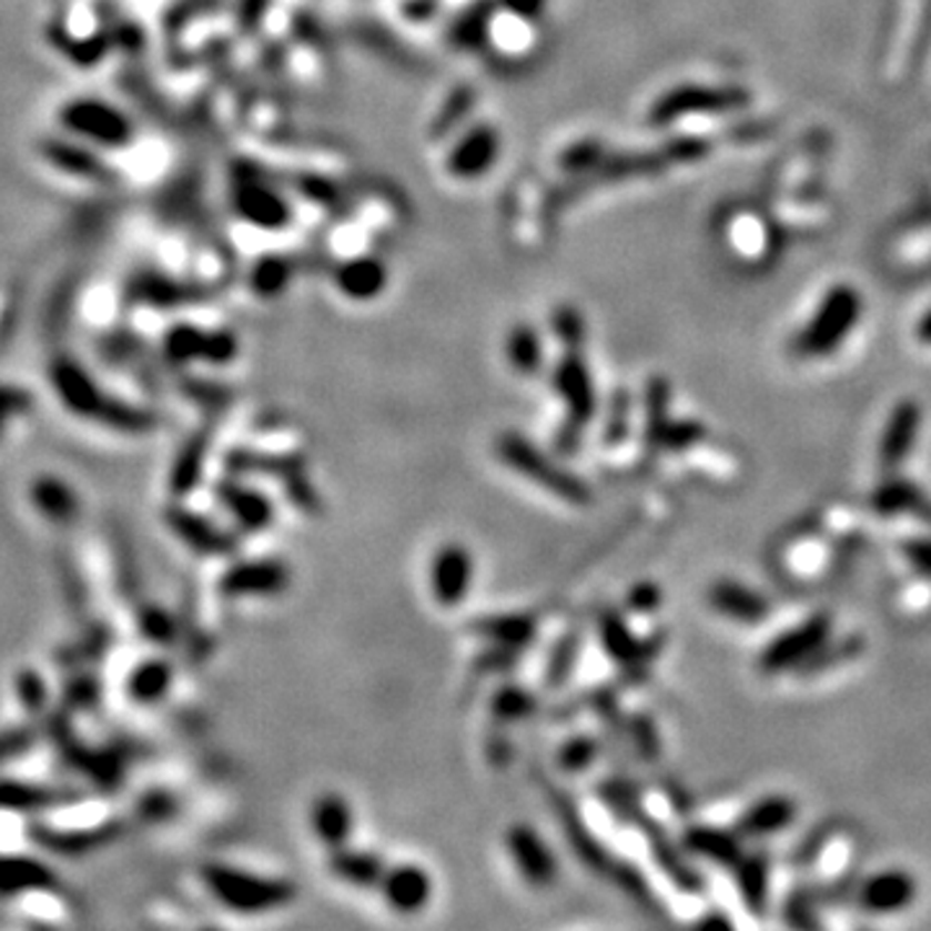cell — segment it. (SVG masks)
<instances>
[{
    "mask_svg": "<svg viewBox=\"0 0 931 931\" xmlns=\"http://www.w3.org/2000/svg\"><path fill=\"white\" fill-rule=\"evenodd\" d=\"M200 874L208 893L239 917H264L295 901V886L283 878H267L221 862L205 864Z\"/></svg>",
    "mask_w": 931,
    "mask_h": 931,
    "instance_id": "obj_1",
    "label": "cell"
},
{
    "mask_svg": "<svg viewBox=\"0 0 931 931\" xmlns=\"http://www.w3.org/2000/svg\"><path fill=\"white\" fill-rule=\"evenodd\" d=\"M50 375L60 402L65 404L70 412L81 414V417L99 419L101 425L128 429V433H143V429H151L155 425V417L151 412L135 409V406L114 402V398L101 394L97 381H93L81 365L73 363V360H54Z\"/></svg>",
    "mask_w": 931,
    "mask_h": 931,
    "instance_id": "obj_2",
    "label": "cell"
},
{
    "mask_svg": "<svg viewBox=\"0 0 931 931\" xmlns=\"http://www.w3.org/2000/svg\"><path fill=\"white\" fill-rule=\"evenodd\" d=\"M497 458L510 468V472L520 474L523 479L534 482L536 487L551 492L554 497L565 499L569 505H588L593 499V492L588 484H585L575 472H569L567 466H561L559 461H554L549 453L536 448L528 437L520 433H503L497 437Z\"/></svg>",
    "mask_w": 931,
    "mask_h": 931,
    "instance_id": "obj_3",
    "label": "cell"
},
{
    "mask_svg": "<svg viewBox=\"0 0 931 931\" xmlns=\"http://www.w3.org/2000/svg\"><path fill=\"white\" fill-rule=\"evenodd\" d=\"M551 386L567 406V422L557 433V451L561 456H573L580 448L585 427L596 417L598 402L593 388L590 367L583 357V347H569L551 373Z\"/></svg>",
    "mask_w": 931,
    "mask_h": 931,
    "instance_id": "obj_4",
    "label": "cell"
},
{
    "mask_svg": "<svg viewBox=\"0 0 931 931\" xmlns=\"http://www.w3.org/2000/svg\"><path fill=\"white\" fill-rule=\"evenodd\" d=\"M859 316H862V298H859V293L851 285H836L820 301L810 324L795 336V355L808 360L828 357L851 334Z\"/></svg>",
    "mask_w": 931,
    "mask_h": 931,
    "instance_id": "obj_5",
    "label": "cell"
},
{
    "mask_svg": "<svg viewBox=\"0 0 931 931\" xmlns=\"http://www.w3.org/2000/svg\"><path fill=\"white\" fill-rule=\"evenodd\" d=\"M833 637L831 614H812L792 629L779 631L761 652H758V670L763 676H779V672H795L816 649Z\"/></svg>",
    "mask_w": 931,
    "mask_h": 931,
    "instance_id": "obj_6",
    "label": "cell"
},
{
    "mask_svg": "<svg viewBox=\"0 0 931 931\" xmlns=\"http://www.w3.org/2000/svg\"><path fill=\"white\" fill-rule=\"evenodd\" d=\"M62 128L101 148H122L132 140L130 117L101 99H73L60 109Z\"/></svg>",
    "mask_w": 931,
    "mask_h": 931,
    "instance_id": "obj_7",
    "label": "cell"
},
{
    "mask_svg": "<svg viewBox=\"0 0 931 931\" xmlns=\"http://www.w3.org/2000/svg\"><path fill=\"white\" fill-rule=\"evenodd\" d=\"M598 637H600V645H604L606 649V655L619 665L626 678H634V680L645 678V670L649 668V662H652L655 657L660 655V649L665 647L662 631L649 634V637H637V634L631 631L629 621H626V616L619 611H606L604 616H600Z\"/></svg>",
    "mask_w": 931,
    "mask_h": 931,
    "instance_id": "obj_8",
    "label": "cell"
},
{
    "mask_svg": "<svg viewBox=\"0 0 931 931\" xmlns=\"http://www.w3.org/2000/svg\"><path fill=\"white\" fill-rule=\"evenodd\" d=\"M163 355L169 363L186 365V363H210V365H229L239 357V340L229 328H217V332H202L200 326L192 324H176L171 326L163 336Z\"/></svg>",
    "mask_w": 931,
    "mask_h": 931,
    "instance_id": "obj_9",
    "label": "cell"
},
{
    "mask_svg": "<svg viewBox=\"0 0 931 931\" xmlns=\"http://www.w3.org/2000/svg\"><path fill=\"white\" fill-rule=\"evenodd\" d=\"M474 583V557L464 544H443L427 567L429 596L441 608H458Z\"/></svg>",
    "mask_w": 931,
    "mask_h": 931,
    "instance_id": "obj_10",
    "label": "cell"
},
{
    "mask_svg": "<svg viewBox=\"0 0 931 931\" xmlns=\"http://www.w3.org/2000/svg\"><path fill=\"white\" fill-rule=\"evenodd\" d=\"M215 499L236 526L239 534H264L275 523V503L262 489L249 487L236 476H225L215 484Z\"/></svg>",
    "mask_w": 931,
    "mask_h": 931,
    "instance_id": "obj_11",
    "label": "cell"
},
{
    "mask_svg": "<svg viewBox=\"0 0 931 931\" xmlns=\"http://www.w3.org/2000/svg\"><path fill=\"white\" fill-rule=\"evenodd\" d=\"M507 854H510L515 870L530 888H549L559 874L557 857L542 833L528 823H515L505 836Z\"/></svg>",
    "mask_w": 931,
    "mask_h": 931,
    "instance_id": "obj_12",
    "label": "cell"
},
{
    "mask_svg": "<svg viewBox=\"0 0 931 931\" xmlns=\"http://www.w3.org/2000/svg\"><path fill=\"white\" fill-rule=\"evenodd\" d=\"M631 826H637L639 831L645 833V839L649 843V851H652L655 864L660 867L665 874H668V880L680 890V893H686V895L701 893L704 878L694 870L691 862L686 859L688 851L684 849V843L678 847V843L668 836V831H665V828L657 823L655 818H649L645 810L637 812V818L631 820Z\"/></svg>",
    "mask_w": 931,
    "mask_h": 931,
    "instance_id": "obj_13",
    "label": "cell"
},
{
    "mask_svg": "<svg viewBox=\"0 0 931 931\" xmlns=\"http://www.w3.org/2000/svg\"><path fill=\"white\" fill-rule=\"evenodd\" d=\"M291 567L280 559H249L236 561L221 577V593L225 598H272L287 590Z\"/></svg>",
    "mask_w": 931,
    "mask_h": 931,
    "instance_id": "obj_14",
    "label": "cell"
},
{
    "mask_svg": "<svg viewBox=\"0 0 931 931\" xmlns=\"http://www.w3.org/2000/svg\"><path fill=\"white\" fill-rule=\"evenodd\" d=\"M748 93L740 89H704V85H680L662 97L649 112L652 124H668L684 114L694 112H727V109L746 107Z\"/></svg>",
    "mask_w": 931,
    "mask_h": 931,
    "instance_id": "obj_15",
    "label": "cell"
},
{
    "mask_svg": "<svg viewBox=\"0 0 931 931\" xmlns=\"http://www.w3.org/2000/svg\"><path fill=\"white\" fill-rule=\"evenodd\" d=\"M163 520L171 528L179 542L190 546L194 554H202V557H231L233 551L239 549V538L231 530H223L215 526L213 520H208L205 515L186 510L182 505H171L166 513H163Z\"/></svg>",
    "mask_w": 931,
    "mask_h": 931,
    "instance_id": "obj_16",
    "label": "cell"
},
{
    "mask_svg": "<svg viewBox=\"0 0 931 931\" xmlns=\"http://www.w3.org/2000/svg\"><path fill=\"white\" fill-rule=\"evenodd\" d=\"M378 893L383 903L398 917H414V913L425 911L433 901V878L422 864L402 862L388 867L383 874Z\"/></svg>",
    "mask_w": 931,
    "mask_h": 931,
    "instance_id": "obj_17",
    "label": "cell"
},
{
    "mask_svg": "<svg viewBox=\"0 0 931 931\" xmlns=\"http://www.w3.org/2000/svg\"><path fill=\"white\" fill-rule=\"evenodd\" d=\"M919 433H921V406L919 402H913V398H903V402H898L893 406L886 427H882L880 448H878L882 472L895 474L898 468L909 461L913 448H917Z\"/></svg>",
    "mask_w": 931,
    "mask_h": 931,
    "instance_id": "obj_18",
    "label": "cell"
},
{
    "mask_svg": "<svg viewBox=\"0 0 931 931\" xmlns=\"http://www.w3.org/2000/svg\"><path fill=\"white\" fill-rule=\"evenodd\" d=\"M917 880L903 870H882L864 878L857 888V903L864 913L888 917L898 913L917 901Z\"/></svg>",
    "mask_w": 931,
    "mask_h": 931,
    "instance_id": "obj_19",
    "label": "cell"
},
{
    "mask_svg": "<svg viewBox=\"0 0 931 931\" xmlns=\"http://www.w3.org/2000/svg\"><path fill=\"white\" fill-rule=\"evenodd\" d=\"M233 210L262 231H283L291 223V208L275 190L262 182H239L233 190Z\"/></svg>",
    "mask_w": 931,
    "mask_h": 931,
    "instance_id": "obj_20",
    "label": "cell"
},
{
    "mask_svg": "<svg viewBox=\"0 0 931 931\" xmlns=\"http://www.w3.org/2000/svg\"><path fill=\"white\" fill-rule=\"evenodd\" d=\"M311 831L328 851L347 847L355 833V810L340 792H324L313 800L308 810Z\"/></svg>",
    "mask_w": 931,
    "mask_h": 931,
    "instance_id": "obj_21",
    "label": "cell"
},
{
    "mask_svg": "<svg viewBox=\"0 0 931 931\" xmlns=\"http://www.w3.org/2000/svg\"><path fill=\"white\" fill-rule=\"evenodd\" d=\"M797 812H800V808H797L792 797L766 795L742 812L738 823H735V831L742 836V841L769 839V836L787 831L797 820Z\"/></svg>",
    "mask_w": 931,
    "mask_h": 931,
    "instance_id": "obj_22",
    "label": "cell"
},
{
    "mask_svg": "<svg viewBox=\"0 0 931 931\" xmlns=\"http://www.w3.org/2000/svg\"><path fill=\"white\" fill-rule=\"evenodd\" d=\"M709 606L715 608L717 614L727 616V619L746 626H758L771 616V604L761 593H756L753 588H748V585L735 580H717L711 585Z\"/></svg>",
    "mask_w": 931,
    "mask_h": 931,
    "instance_id": "obj_23",
    "label": "cell"
},
{
    "mask_svg": "<svg viewBox=\"0 0 931 931\" xmlns=\"http://www.w3.org/2000/svg\"><path fill=\"white\" fill-rule=\"evenodd\" d=\"M499 153V135L489 124H479L461 138L448 155V174L456 179H476L487 174Z\"/></svg>",
    "mask_w": 931,
    "mask_h": 931,
    "instance_id": "obj_24",
    "label": "cell"
},
{
    "mask_svg": "<svg viewBox=\"0 0 931 931\" xmlns=\"http://www.w3.org/2000/svg\"><path fill=\"white\" fill-rule=\"evenodd\" d=\"M680 843L688 854L707 859L717 867H727V870H732L740 862V857L746 854L742 836L717 826H688L680 836Z\"/></svg>",
    "mask_w": 931,
    "mask_h": 931,
    "instance_id": "obj_25",
    "label": "cell"
},
{
    "mask_svg": "<svg viewBox=\"0 0 931 931\" xmlns=\"http://www.w3.org/2000/svg\"><path fill=\"white\" fill-rule=\"evenodd\" d=\"M735 888H738L740 903L753 917H766L769 911V886H771V857L766 851H746L740 862L732 867Z\"/></svg>",
    "mask_w": 931,
    "mask_h": 931,
    "instance_id": "obj_26",
    "label": "cell"
},
{
    "mask_svg": "<svg viewBox=\"0 0 931 931\" xmlns=\"http://www.w3.org/2000/svg\"><path fill=\"white\" fill-rule=\"evenodd\" d=\"M386 870H388V864L383 862V857L375 854V851L352 849L350 843L342 849L328 851V872H332L336 880L347 882V886L352 888H360V890L378 888Z\"/></svg>",
    "mask_w": 931,
    "mask_h": 931,
    "instance_id": "obj_27",
    "label": "cell"
},
{
    "mask_svg": "<svg viewBox=\"0 0 931 931\" xmlns=\"http://www.w3.org/2000/svg\"><path fill=\"white\" fill-rule=\"evenodd\" d=\"M870 507L882 518H893V515H919L921 520L931 526V503L927 499L924 492H921L917 484L909 479H901V476H888L886 482L878 484V489L872 492Z\"/></svg>",
    "mask_w": 931,
    "mask_h": 931,
    "instance_id": "obj_28",
    "label": "cell"
},
{
    "mask_svg": "<svg viewBox=\"0 0 931 931\" xmlns=\"http://www.w3.org/2000/svg\"><path fill=\"white\" fill-rule=\"evenodd\" d=\"M225 466L233 476L267 474L272 479L287 482L293 476L306 474V458L298 453H260V451H233Z\"/></svg>",
    "mask_w": 931,
    "mask_h": 931,
    "instance_id": "obj_29",
    "label": "cell"
},
{
    "mask_svg": "<svg viewBox=\"0 0 931 931\" xmlns=\"http://www.w3.org/2000/svg\"><path fill=\"white\" fill-rule=\"evenodd\" d=\"M334 280L336 287H340L342 295H347V298L373 301L378 298L383 287H386L388 272L383 267V262L375 260V256H357V260L340 264Z\"/></svg>",
    "mask_w": 931,
    "mask_h": 931,
    "instance_id": "obj_30",
    "label": "cell"
},
{
    "mask_svg": "<svg viewBox=\"0 0 931 931\" xmlns=\"http://www.w3.org/2000/svg\"><path fill=\"white\" fill-rule=\"evenodd\" d=\"M670 425V383L662 375H652L647 381L645 391V429H641V441H645L647 456L662 451V435Z\"/></svg>",
    "mask_w": 931,
    "mask_h": 931,
    "instance_id": "obj_31",
    "label": "cell"
},
{
    "mask_svg": "<svg viewBox=\"0 0 931 931\" xmlns=\"http://www.w3.org/2000/svg\"><path fill=\"white\" fill-rule=\"evenodd\" d=\"M538 621L534 614H503V616H489V619H482L474 624V631H479L482 637H487L492 645L507 647V649H526L530 639L536 637Z\"/></svg>",
    "mask_w": 931,
    "mask_h": 931,
    "instance_id": "obj_32",
    "label": "cell"
},
{
    "mask_svg": "<svg viewBox=\"0 0 931 931\" xmlns=\"http://www.w3.org/2000/svg\"><path fill=\"white\" fill-rule=\"evenodd\" d=\"M864 652V637L862 634H843V637H831L823 641L808 660H804L795 672L802 678H816L823 672H831L843 662L857 660Z\"/></svg>",
    "mask_w": 931,
    "mask_h": 931,
    "instance_id": "obj_33",
    "label": "cell"
},
{
    "mask_svg": "<svg viewBox=\"0 0 931 931\" xmlns=\"http://www.w3.org/2000/svg\"><path fill=\"white\" fill-rule=\"evenodd\" d=\"M42 151L47 155V161L54 163V166H58L60 171H65V174L83 176V179H104L107 176V163H101L99 155L85 145L68 143V140L52 138V140H44Z\"/></svg>",
    "mask_w": 931,
    "mask_h": 931,
    "instance_id": "obj_34",
    "label": "cell"
},
{
    "mask_svg": "<svg viewBox=\"0 0 931 931\" xmlns=\"http://www.w3.org/2000/svg\"><path fill=\"white\" fill-rule=\"evenodd\" d=\"M174 668L166 660H143L128 678V694L138 704H159L169 694Z\"/></svg>",
    "mask_w": 931,
    "mask_h": 931,
    "instance_id": "obj_35",
    "label": "cell"
},
{
    "mask_svg": "<svg viewBox=\"0 0 931 931\" xmlns=\"http://www.w3.org/2000/svg\"><path fill=\"white\" fill-rule=\"evenodd\" d=\"M507 363L513 365V371L518 375H526V378H534V375L542 371L544 365V344L542 336L530 324H518L513 326L510 336H507Z\"/></svg>",
    "mask_w": 931,
    "mask_h": 931,
    "instance_id": "obj_36",
    "label": "cell"
},
{
    "mask_svg": "<svg viewBox=\"0 0 931 931\" xmlns=\"http://www.w3.org/2000/svg\"><path fill=\"white\" fill-rule=\"evenodd\" d=\"M208 448H210V429L205 433H198L192 437L190 443L184 445L182 453H179L174 468H171V492L174 495H186V492H192L198 487V482L202 479V468H205V456H208Z\"/></svg>",
    "mask_w": 931,
    "mask_h": 931,
    "instance_id": "obj_37",
    "label": "cell"
},
{
    "mask_svg": "<svg viewBox=\"0 0 931 931\" xmlns=\"http://www.w3.org/2000/svg\"><path fill=\"white\" fill-rule=\"evenodd\" d=\"M554 804H557V816L561 818V823L567 826V839L573 841V847H575V851L577 854H580L585 862H588L593 870H606L608 867V854L604 851V847H598L596 843V839H593L590 836V831L588 828H585V823L580 818L575 816V810H573V802L567 800L565 795H554Z\"/></svg>",
    "mask_w": 931,
    "mask_h": 931,
    "instance_id": "obj_38",
    "label": "cell"
},
{
    "mask_svg": "<svg viewBox=\"0 0 931 931\" xmlns=\"http://www.w3.org/2000/svg\"><path fill=\"white\" fill-rule=\"evenodd\" d=\"M291 277H293L291 262L283 260V256H264V260L254 264L252 280H249V283H252V291L260 295V298L272 301L285 293Z\"/></svg>",
    "mask_w": 931,
    "mask_h": 931,
    "instance_id": "obj_39",
    "label": "cell"
},
{
    "mask_svg": "<svg viewBox=\"0 0 931 931\" xmlns=\"http://www.w3.org/2000/svg\"><path fill=\"white\" fill-rule=\"evenodd\" d=\"M39 886H52V874L47 872V867L29 862V859H0V890L3 893H21L23 888Z\"/></svg>",
    "mask_w": 931,
    "mask_h": 931,
    "instance_id": "obj_40",
    "label": "cell"
},
{
    "mask_svg": "<svg viewBox=\"0 0 931 931\" xmlns=\"http://www.w3.org/2000/svg\"><path fill=\"white\" fill-rule=\"evenodd\" d=\"M583 652V637L577 631H567L557 645H554L549 655V665H546V686L549 688H561L573 678L577 668V660H580Z\"/></svg>",
    "mask_w": 931,
    "mask_h": 931,
    "instance_id": "obj_41",
    "label": "cell"
},
{
    "mask_svg": "<svg viewBox=\"0 0 931 931\" xmlns=\"http://www.w3.org/2000/svg\"><path fill=\"white\" fill-rule=\"evenodd\" d=\"M34 503L44 515H50L52 520H68L70 515L75 513L78 499L73 492H70L65 484L54 479H42L34 487Z\"/></svg>",
    "mask_w": 931,
    "mask_h": 931,
    "instance_id": "obj_42",
    "label": "cell"
},
{
    "mask_svg": "<svg viewBox=\"0 0 931 931\" xmlns=\"http://www.w3.org/2000/svg\"><path fill=\"white\" fill-rule=\"evenodd\" d=\"M626 735H629V742L637 750L639 758H645V761L655 763L657 758L662 753V740H660V730H657L655 719L645 715V711H637V715H631L626 719Z\"/></svg>",
    "mask_w": 931,
    "mask_h": 931,
    "instance_id": "obj_43",
    "label": "cell"
},
{
    "mask_svg": "<svg viewBox=\"0 0 931 931\" xmlns=\"http://www.w3.org/2000/svg\"><path fill=\"white\" fill-rule=\"evenodd\" d=\"M600 750H604V742L598 738H593V735H575V738H569L565 746L559 748L557 761L565 771L580 773L596 763Z\"/></svg>",
    "mask_w": 931,
    "mask_h": 931,
    "instance_id": "obj_44",
    "label": "cell"
},
{
    "mask_svg": "<svg viewBox=\"0 0 931 931\" xmlns=\"http://www.w3.org/2000/svg\"><path fill=\"white\" fill-rule=\"evenodd\" d=\"M536 709L534 696L523 691L518 686H503L492 696V715L497 722H515V719H526Z\"/></svg>",
    "mask_w": 931,
    "mask_h": 931,
    "instance_id": "obj_45",
    "label": "cell"
},
{
    "mask_svg": "<svg viewBox=\"0 0 931 931\" xmlns=\"http://www.w3.org/2000/svg\"><path fill=\"white\" fill-rule=\"evenodd\" d=\"M818 898L812 893V886L795 888L785 901V924L792 929H820L818 913H816Z\"/></svg>",
    "mask_w": 931,
    "mask_h": 931,
    "instance_id": "obj_46",
    "label": "cell"
},
{
    "mask_svg": "<svg viewBox=\"0 0 931 931\" xmlns=\"http://www.w3.org/2000/svg\"><path fill=\"white\" fill-rule=\"evenodd\" d=\"M132 291H135L140 301L153 303V306H176V303L194 298V295L190 291H184L182 285H174L171 280H163L155 275L140 277V283L132 287Z\"/></svg>",
    "mask_w": 931,
    "mask_h": 931,
    "instance_id": "obj_47",
    "label": "cell"
},
{
    "mask_svg": "<svg viewBox=\"0 0 931 931\" xmlns=\"http://www.w3.org/2000/svg\"><path fill=\"white\" fill-rule=\"evenodd\" d=\"M489 8H492L489 3H479V6H474L466 16H461V21L451 31L453 44L466 47V50L479 47L489 29Z\"/></svg>",
    "mask_w": 931,
    "mask_h": 931,
    "instance_id": "obj_48",
    "label": "cell"
},
{
    "mask_svg": "<svg viewBox=\"0 0 931 931\" xmlns=\"http://www.w3.org/2000/svg\"><path fill=\"white\" fill-rule=\"evenodd\" d=\"M631 429V402L629 391H616L611 412H608L606 427H604V443L608 448H616V445L626 443Z\"/></svg>",
    "mask_w": 931,
    "mask_h": 931,
    "instance_id": "obj_49",
    "label": "cell"
},
{
    "mask_svg": "<svg viewBox=\"0 0 931 931\" xmlns=\"http://www.w3.org/2000/svg\"><path fill=\"white\" fill-rule=\"evenodd\" d=\"M707 437V427L696 419H670L668 429L662 435V451L668 453H680L694 448L696 443H701Z\"/></svg>",
    "mask_w": 931,
    "mask_h": 931,
    "instance_id": "obj_50",
    "label": "cell"
},
{
    "mask_svg": "<svg viewBox=\"0 0 931 931\" xmlns=\"http://www.w3.org/2000/svg\"><path fill=\"white\" fill-rule=\"evenodd\" d=\"M554 334H557V340L565 344V350L583 347L585 326H583L580 313L569 306H561L554 311Z\"/></svg>",
    "mask_w": 931,
    "mask_h": 931,
    "instance_id": "obj_51",
    "label": "cell"
},
{
    "mask_svg": "<svg viewBox=\"0 0 931 931\" xmlns=\"http://www.w3.org/2000/svg\"><path fill=\"white\" fill-rule=\"evenodd\" d=\"M624 606H626V611L634 614V616L655 614L657 608L662 606L660 585H655V583L634 585V588L629 590V596H626V600H624Z\"/></svg>",
    "mask_w": 931,
    "mask_h": 931,
    "instance_id": "obj_52",
    "label": "cell"
},
{
    "mask_svg": "<svg viewBox=\"0 0 931 931\" xmlns=\"http://www.w3.org/2000/svg\"><path fill=\"white\" fill-rule=\"evenodd\" d=\"M901 551L909 565L917 569L921 577H927L931 580V536H917V538H905L901 544Z\"/></svg>",
    "mask_w": 931,
    "mask_h": 931,
    "instance_id": "obj_53",
    "label": "cell"
},
{
    "mask_svg": "<svg viewBox=\"0 0 931 931\" xmlns=\"http://www.w3.org/2000/svg\"><path fill=\"white\" fill-rule=\"evenodd\" d=\"M468 107H472V91H468V89H458L448 99V104H445L441 117H437V120H435V128H433L435 135H445V132H448L453 128V124H456L461 120V117H464L468 112Z\"/></svg>",
    "mask_w": 931,
    "mask_h": 931,
    "instance_id": "obj_54",
    "label": "cell"
},
{
    "mask_svg": "<svg viewBox=\"0 0 931 931\" xmlns=\"http://www.w3.org/2000/svg\"><path fill=\"white\" fill-rule=\"evenodd\" d=\"M31 404L29 391L13 388V386H0V429L16 414H21Z\"/></svg>",
    "mask_w": 931,
    "mask_h": 931,
    "instance_id": "obj_55",
    "label": "cell"
},
{
    "mask_svg": "<svg viewBox=\"0 0 931 931\" xmlns=\"http://www.w3.org/2000/svg\"><path fill=\"white\" fill-rule=\"evenodd\" d=\"M507 11L523 16V19H536L544 11V0H499Z\"/></svg>",
    "mask_w": 931,
    "mask_h": 931,
    "instance_id": "obj_56",
    "label": "cell"
},
{
    "mask_svg": "<svg viewBox=\"0 0 931 931\" xmlns=\"http://www.w3.org/2000/svg\"><path fill=\"white\" fill-rule=\"evenodd\" d=\"M699 927L701 929H732V921H730V917H725L722 911H709L707 917H701L699 919Z\"/></svg>",
    "mask_w": 931,
    "mask_h": 931,
    "instance_id": "obj_57",
    "label": "cell"
},
{
    "mask_svg": "<svg viewBox=\"0 0 931 931\" xmlns=\"http://www.w3.org/2000/svg\"><path fill=\"white\" fill-rule=\"evenodd\" d=\"M917 334H919V340H921V342H924V344H931V311H927V313H924V318L919 321Z\"/></svg>",
    "mask_w": 931,
    "mask_h": 931,
    "instance_id": "obj_58",
    "label": "cell"
}]
</instances>
